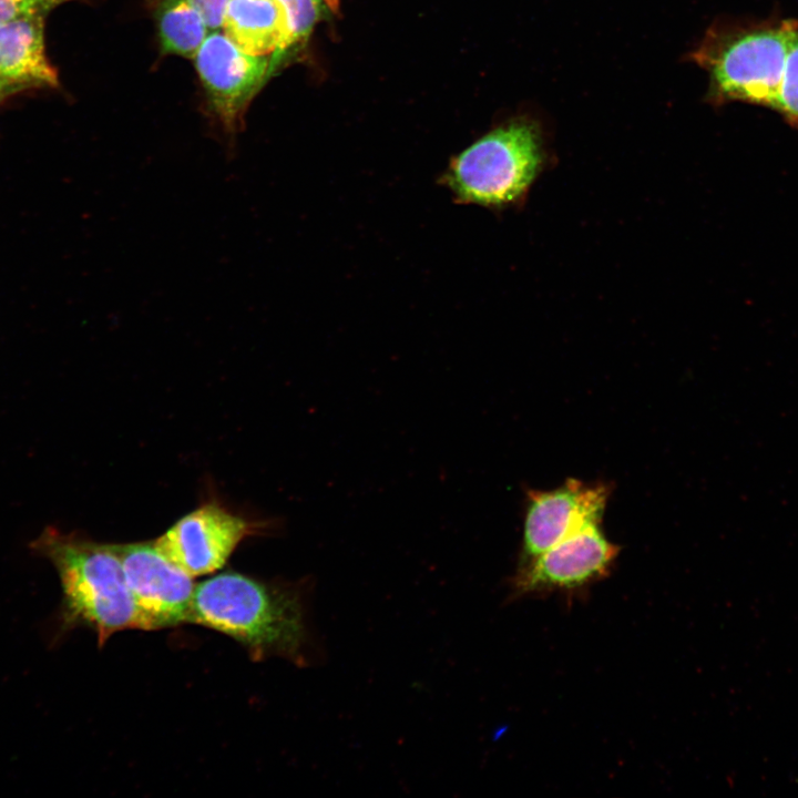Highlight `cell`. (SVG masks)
<instances>
[{
  "instance_id": "1",
  "label": "cell",
  "mask_w": 798,
  "mask_h": 798,
  "mask_svg": "<svg viewBox=\"0 0 798 798\" xmlns=\"http://www.w3.org/2000/svg\"><path fill=\"white\" fill-rule=\"evenodd\" d=\"M188 623L237 641L256 661L306 663L308 630L301 592L227 571L195 586Z\"/></svg>"
},
{
  "instance_id": "2",
  "label": "cell",
  "mask_w": 798,
  "mask_h": 798,
  "mask_svg": "<svg viewBox=\"0 0 798 798\" xmlns=\"http://www.w3.org/2000/svg\"><path fill=\"white\" fill-rule=\"evenodd\" d=\"M31 549L53 564L60 579L55 637L82 626L92 630L102 646L119 631L144 630L111 543L48 528Z\"/></svg>"
},
{
  "instance_id": "3",
  "label": "cell",
  "mask_w": 798,
  "mask_h": 798,
  "mask_svg": "<svg viewBox=\"0 0 798 798\" xmlns=\"http://www.w3.org/2000/svg\"><path fill=\"white\" fill-rule=\"evenodd\" d=\"M549 160L540 124L520 116L456 155L440 180L457 202L502 211L523 204Z\"/></svg>"
},
{
  "instance_id": "4",
  "label": "cell",
  "mask_w": 798,
  "mask_h": 798,
  "mask_svg": "<svg viewBox=\"0 0 798 798\" xmlns=\"http://www.w3.org/2000/svg\"><path fill=\"white\" fill-rule=\"evenodd\" d=\"M798 20L710 28L692 59L708 74L715 104L745 102L775 110L790 40Z\"/></svg>"
},
{
  "instance_id": "5",
  "label": "cell",
  "mask_w": 798,
  "mask_h": 798,
  "mask_svg": "<svg viewBox=\"0 0 798 798\" xmlns=\"http://www.w3.org/2000/svg\"><path fill=\"white\" fill-rule=\"evenodd\" d=\"M211 112L232 153L235 134L250 101L272 76L270 57L244 52L224 33L208 34L195 57Z\"/></svg>"
},
{
  "instance_id": "6",
  "label": "cell",
  "mask_w": 798,
  "mask_h": 798,
  "mask_svg": "<svg viewBox=\"0 0 798 798\" xmlns=\"http://www.w3.org/2000/svg\"><path fill=\"white\" fill-rule=\"evenodd\" d=\"M126 584L141 614L144 630L188 623L195 584L156 548L154 541L111 543Z\"/></svg>"
},
{
  "instance_id": "7",
  "label": "cell",
  "mask_w": 798,
  "mask_h": 798,
  "mask_svg": "<svg viewBox=\"0 0 798 798\" xmlns=\"http://www.w3.org/2000/svg\"><path fill=\"white\" fill-rule=\"evenodd\" d=\"M618 548L610 542L601 522L590 523L520 565L513 580L514 596L572 590L589 585L610 571Z\"/></svg>"
},
{
  "instance_id": "8",
  "label": "cell",
  "mask_w": 798,
  "mask_h": 798,
  "mask_svg": "<svg viewBox=\"0 0 798 798\" xmlns=\"http://www.w3.org/2000/svg\"><path fill=\"white\" fill-rule=\"evenodd\" d=\"M253 531L242 516L207 503L184 515L154 543L173 564L195 577L221 569Z\"/></svg>"
},
{
  "instance_id": "9",
  "label": "cell",
  "mask_w": 798,
  "mask_h": 798,
  "mask_svg": "<svg viewBox=\"0 0 798 798\" xmlns=\"http://www.w3.org/2000/svg\"><path fill=\"white\" fill-rule=\"evenodd\" d=\"M607 498L605 485H589L575 479L550 491H529L520 565L583 526L602 522Z\"/></svg>"
},
{
  "instance_id": "10",
  "label": "cell",
  "mask_w": 798,
  "mask_h": 798,
  "mask_svg": "<svg viewBox=\"0 0 798 798\" xmlns=\"http://www.w3.org/2000/svg\"><path fill=\"white\" fill-rule=\"evenodd\" d=\"M45 19L37 16L0 23V85L9 98L59 86L58 71L45 50Z\"/></svg>"
},
{
  "instance_id": "11",
  "label": "cell",
  "mask_w": 798,
  "mask_h": 798,
  "mask_svg": "<svg viewBox=\"0 0 798 798\" xmlns=\"http://www.w3.org/2000/svg\"><path fill=\"white\" fill-rule=\"evenodd\" d=\"M222 28L244 52L273 55L286 39L287 19L279 0H231Z\"/></svg>"
},
{
  "instance_id": "12",
  "label": "cell",
  "mask_w": 798,
  "mask_h": 798,
  "mask_svg": "<svg viewBox=\"0 0 798 798\" xmlns=\"http://www.w3.org/2000/svg\"><path fill=\"white\" fill-rule=\"evenodd\" d=\"M156 20L162 50L190 59H195L211 32L202 14L185 0H162Z\"/></svg>"
},
{
  "instance_id": "13",
  "label": "cell",
  "mask_w": 798,
  "mask_h": 798,
  "mask_svg": "<svg viewBox=\"0 0 798 798\" xmlns=\"http://www.w3.org/2000/svg\"><path fill=\"white\" fill-rule=\"evenodd\" d=\"M287 19V35L282 48L270 55L272 74L285 55L304 44L319 21L325 4L321 0H279Z\"/></svg>"
},
{
  "instance_id": "14",
  "label": "cell",
  "mask_w": 798,
  "mask_h": 798,
  "mask_svg": "<svg viewBox=\"0 0 798 798\" xmlns=\"http://www.w3.org/2000/svg\"><path fill=\"white\" fill-rule=\"evenodd\" d=\"M775 111L798 130V29L790 40Z\"/></svg>"
},
{
  "instance_id": "15",
  "label": "cell",
  "mask_w": 798,
  "mask_h": 798,
  "mask_svg": "<svg viewBox=\"0 0 798 798\" xmlns=\"http://www.w3.org/2000/svg\"><path fill=\"white\" fill-rule=\"evenodd\" d=\"M74 0H0V23L28 18L48 17L61 4Z\"/></svg>"
},
{
  "instance_id": "16",
  "label": "cell",
  "mask_w": 798,
  "mask_h": 798,
  "mask_svg": "<svg viewBox=\"0 0 798 798\" xmlns=\"http://www.w3.org/2000/svg\"><path fill=\"white\" fill-rule=\"evenodd\" d=\"M204 18L211 32L218 31L231 0H185Z\"/></svg>"
},
{
  "instance_id": "17",
  "label": "cell",
  "mask_w": 798,
  "mask_h": 798,
  "mask_svg": "<svg viewBox=\"0 0 798 798\" xmlns=\"http://www.w3.org/2000/svg\"><path fill=\"white\" fill-rule=\"evenodd\" d=\"M326 8L336 10L338 7V0H321Z\"/></svg>"
},
{
  "instance_id": "18",
  "label": "cell",
  "mask_w": 798,
  "mask_h": 798,
  "mask_svg": "<svg viewBox=\"0 0 798 798\" xmlns=\"http://www.w3.org/2000/svg\"><path fill=\"white\" fill-rule=\"evenodd\" d=\"M8 98H9L8 94L6 93V91L3 90V88L0 85V103H1L2 101H4L6 99H8Z\"/></svg>"
}]
</instances>
